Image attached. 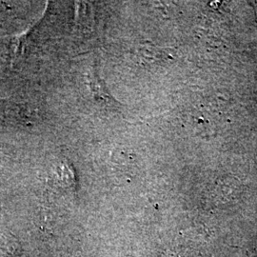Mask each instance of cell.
Instances as JSON below:
<instances>
[{"mask_svg":"<svg viewBox=\"0 0 257 257\" xmlns=\"http://www.w3.org/2000/svg\"><path fill=\"white\" fill-rule=\"evenodd\" d=\"M90 87L92 89L93 94L96 96L97 100H101L105 104H108V105L114 103V100L107 93L104 87L102 88L100 78L96 75V74H92V76L90 77Z\"/></svg>","mask_w":257,"mask_h":257,"instance_id":"1","label":"cell"}]
</instances>
